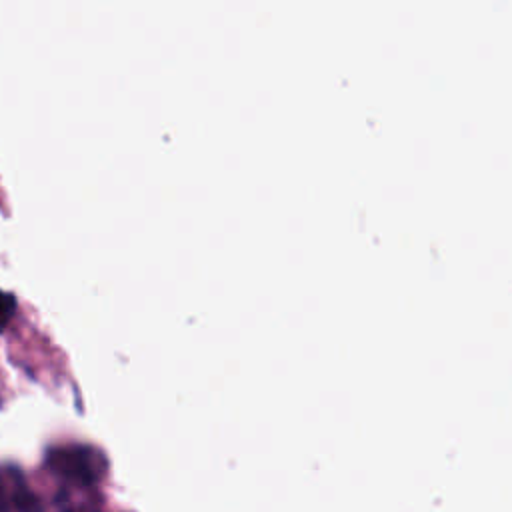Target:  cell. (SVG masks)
<instances>
[{"instance_id":"cell-3","label":"cell","mask_w":512,"mask_h":512,"mask_svg":"<svg viewBox=\"0 0 512 512\" xmlns=\"http://www.w3.org/2000/svg\"><path fill=\"white\" fill-rule=\"evenodd\" d=\"M14 312H16L14 296L0 290V330L8 324V320L14 316Z\"/></svg>"},{"instance_id":"cell-2","label":"cell","mask_w":512,"mask_h":512,"mask_svg":"<svg viewBox=\"0 0 512 512\" xmlns=\"http://www.w3.org/2000/svg\"><path fill=\"white\" fill-rule=\"evenodd\" d=\"M74 492H66L60 500V512H100L98 498L90 494V486H74Z\"/></svg>"},{"instance_id":"cell-1","label":"cell","mask_w":512,"mask_h":512,"mask_svg":"<svg viewBox=\"0 0 512 512\" xmlns=\"http://www.w3.org/2000/svg\"><path fill=\"white\" fill-rule=\"evenodd\" d=\"M48 466L72 486H92L104 472V458L90 446H60L48 452Z\"/></svg>"}]
</instances>
